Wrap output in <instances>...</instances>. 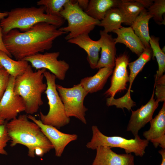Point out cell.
<instances>
[{
    "instance_id": "obj_1",
    "label": "cell",
    "mask_w": 165,
    "mask_h": 165,
    "mask_svg": "<svg viewBox=\"0 0 165 165\" xmlns=\"http://www.w3.org/2000/svg\"><path fill=\"white\" fill-rule=\"evenodd\" d=\"M66 33L53 25L40 22L25 31L12 29L3 35V39L10 54L20 60L51 49L54 41Z\"/></svg>"
},
{
    "instance_id": "obj_2",
    "label": "cell",
    "mask_w": 165,
    "mask_h": 165,
    "mask_svg": "<svg viewBox=\"0 0 165 165\" xmlns=\"http://www.w3.org/2000/svg\"><path fill=\"white\" fill-rule=\"evenodd\" d=\"M27 116L20 115L6 124L10 138V146L13 147L18 144L25 146L28 150V156L34 158L37 148L42 149L45 154L54 148L39 127L29 121Z\"/></svg>"
},
{
    "instance_id": "obj_3",
    "label": "cell",
    "mask_w": 165,
    "mask_h": 165,
    "mask_svg": "<svg viewBox=\"0 0 165 165\" xmlns=\"http://www.w3.org/2000/svg\"><path fill=\"white\" fill-rule=\"evenodd\" d=\"M45 68L34 72L29 65L25 72L15 78L13 91L15 95L23 98L25 105L27 114L32 115L37 112L43 104L42 94L46 90L47 85L43 82Z\"/></svg>"
},
{
    "instance_id": "obj_4",
    "label": "cell",
    "mask_w": 165,
    "mask_h": 165,
    "mask_svg": "<svg viewBox=\"0 0 165 165\" xmlns=\"http://www.w3.org/2000/svg\"><path fill=\"white\" fill-rule=\"evenodd\" d=\"M65 21L61 16L46 14L44 7L40 6L38 8L31 7L13 9L8 12L6 17L1 20L0 25L3 35L14 29L25 31L40 22L47 23L58 28Z\"/></svg>"
},
{
    "instance_id": "obj_5",
    "label": "cell",
    "mask_w": 165,
    "mask_h": 165,
    "mask_svg": "<svg viewBox=\"0 0 165 165\" xmlns=\"http://www.w3.org/2000/svg\"><path fill=\"white\" fill-rule=\"evenodd\" d=\"M61 16L68 21V25L59 28L66 33L65 37L68 40L83 34H89L100 23L86 13L78 6L76 0H70L64 6L60 12Z\"/></svg>"
},
{
    "instance_id": "obj_6",
    "label": "cell",
    "mask_w": 165,
    "mask_h": 165,
    "mask_svg": "<svg viewBox=\"0 0 165 165\" xmlns=\"http://www.w3.org/2000/svg\"><path fill=\"white\" fill-rule=\"evenodd\" d=\"M92 137L86 147L92 150H95L101 146L119 148L124 149L126 153H134L136 156L141 157L145 153V148L149 142L145 139H141L138 135L131 139L119 136H107L95 125L92 127Z\"/></svg>"
},
{
    "instance_id": "obj_7",
    "label": "cell",
    "mask_w": 165,
    "mask_h": 165,
    "mask_svg": "<svg viewBox=\"0 0 165 165\" xmlns=\"http://www.w3.org/2000/svg\"><path fill=\"white\" fill-rule=\"evenodd\" d=\"M47 85L44 93L48 100L49 110L45 115L40 112L39 116L42 123L60 129L69 123L70 118L67 116L64 105L56 89L55 76L49 71L43 73Z\"/></svg>"
},
{
    "instance_id": "obj_8",
    "label": "cell",
    "mask_w": 165,
    "mask_h": 165,
    "mask_svg": "<svg viewBox=\"0 0 165 165\" xmlns=\"http://www.w3.org/2000/svg\"><path fill=\"white\" fill-rule=\"evenodd\" d=\"M56 86L67 116L75 117L86 124V112L88 109L84 105V101L88 93L79 83L70 88L58 84Z\"/></svg>"
},
{
    "instance_id": "obj_9",
    "label": "cell",
    "mask_w": 165,
    "mask_h": 165,
    "mask_svg": "<svg viewBox=\"0 0 165 165\" xmlns=\"http://www.w3.org/2000/svg\"><path fill=\"white\" fill-rule=\"evenodd\" d=\"M60 54L59 52L39 53L25 57L24 60L30 62L36 70L48 69L56 78L63 80L70 66L64 60H58Z\"/></svg>"
},
{
    "instance_id": "obj_10",
    "label": "cell",
    "mask_w": 165,
    "mask_h": 165,
    "mask_svg": "<svg viewBox=\"0 0 165 165\" xmlns=\"http://www.w3.org/2000/svg\"><path fill=\"white\" fill-rule=\"evenodd\" d=\"M15 79L14 77L10 75L7 87L0 101V118L4 121L16 118L19 113L25 109L22 97L14 94Z\"/></svg>"
},
{
    "instance_id": "obj_11",
    "label": "cell",
    "mask_w": 165,
    "mask_h": 165,
    "mask_svg": "<svg viewBox=\"0 0 165 165\" xmlns=\"http://www.w3.org/2000/svg\"><path fill=\"white\" fill-rule=\"evenodd\" d=\"M28 118L35 123L40 128L44 134L52 144L55 150V155L61 156L66 146L70 142L76 140L78 135L75 134L65 133L53 126L43 124L31 115L27 116Z\"/></svg>"
},
{
    "instance_id": "obj_12",
    "label": "cell",
    "mask_w": 165,
    "mask_h": 165,
    "mask_svg": "<svg viewBox=\"0 0 165 165\" xmlns=\"http://www.w3.org/2000/svg\"><path fill=\"white\" fill-rule=\"evenodd\" d=\"M155 86L151 98L145 105L135 111L131 110V115L127 130L130 131L134 136L138 135L139 131L152 119L153 114L159 105V101L154 98Z\"/></svg>"
},
{
    "instance_id": "obj_13",
    "label": "cell",
    "mask_w": 165,
    "mask_h": 165,
    "mask_svg": "<svg viewBox=\"0 0 165 165\" xmlns=\"http://www.w3.org/2000/svg\"><path fill=\"white\" fill-rule=\"evenodd\" d=\"M129 61L128 56L125 53L116 57L111 86L105 92V95L114 97L116 93L127 89V83L129 82L127 70Z\"/></svg>"
},
{
    "instance_id": "obj_14",
    "label": "cell",
    "mask_w": 165,
    "mask_h": 165,
    "mask_svg": "<svg viewBox=\"0 0 165 165\" xmlns=\"http://www.w3.org/2000/svg\"><path fill=\"white\" fill-rule=\"evenodd\" d=\"M111 148L102 146L97 147L92 165H135L132 153L118 154Z\"/></svg>"
},
{
    "instance_id": "obj_15",
    "label": "cell",
    "mask_w": 165,
    "mask_h": 165,
    "mask_svg": "<svg viewBox=\"0 0 165 165\" xmlns=\"http://www.w3.org/2000/svg\"><path fill=\"white\" fill-rule=\"evenodd\" d=\"M101 55L97 69L104 67L113 68L115 66L116 48L114 38L103 30L100 31Z\"/></svg>"
},
{
    "instance_id": "obj_16",
    "label": "cell",
    "mask_w": 165,
    "mask_h": 165,
    "mask_svg": "<svg viewBox=\"0 0 165 165\" xmlns=\"http://www.w3.org/2000/svg\"><path fill=\"white\" fill-rule=\"evenodd\" d=\"M68 43L75 44L83 49L87 54V60L91 68H96L99 60V52L101 50L99 39H92L89 34H83L68 40Z\"/></svg>"
},
{
    "instance_id": "obj_17",
    "label": "cell",
    "mask_w": 165,
    "mask_h": 165,
    "mask_svg": "<svg viewBox=\"0 0 165 165\" xmlns=\"http://www.w3.org/2000/svg\"><path fill=\"white\" fill-rule=\"evenodd\" d=\"M116 34L114 38L116 43L124 44L133 53L139 56L146 48L138 37L135 33L131 26L120 28L113 32Z\"/></svg>"
},
{
    "instance_id": "obj_18",
    "label": "cell",
    "mask_w": 165,
    "mask_h": 165,
    "mask_svg": "<svg viewBox=\"0 0 165 165\" xmlns=\"http://www.w3.org/2000/svg\"><path fill=\"white\" fill-rule=\"evenodd\" d=\"M113 69L108 67L100 68L94 75L82 79L79 84L88 94L96 92L103 89L112 73Z\"/></svg>"
},
{
    "instance_id": "obj_19",
    "label": "cell",
    "mask_w": 165,
    "mask_h": 165,
    "mask_svg": "<svg viewBox=\"0 0 165 165\" xmlns=\"http://www.w3.org/2000/svg\"><path fill=\"white\" fill-rule=\"evenodd\" d=\"M152 16L144 9L134 21L131 27L146 48L150 47L148 23Z\"/></svg>"
},
{
    "instance_id": "obj_20",
    "label": "cell",
    "mask_w": 165,
    "mask_h": 165,
    "mask_svg": "<svg viewBox=\"0 0 165 165\" xmlns=\"http://www.w3.org/2000/svg\"><path fill=\"white\" fill-rule=\"evenodd\" d=\"M120 0H90L84 11L91 17L99 20H102L110 9L117 7Z\"/></svg>"
},
{
    "instance_id": "obj_21",
    "label": "cell",
    "mask_w": 165,
    "mask_h": 165,
    "mask_svg": "<svg viewBox=\"0 0 165 165\" xmlns=\"http://www.w3.org/2000/svg\"><path fill=\"white\" fill-rule=\"evenodd\" d=\"M149 129L143 132V136L148 141L165 135V102L158 114L150 122Z\"/></svg>"
},
{
    "instance_id": "obj_22",
    "label": "cell",
    "mask_w": 165,
    "mask_h": 165,
    "mask_svg": "<svg viewBox=\"0 0 165 165\" xmlns=\"http://www.w3.org/2000/svg\"><path fill=\"white\" fill-rule=\"evenodd\" d=\"M117 8L124 19L125 24L130 26L145 9L138 0H120Z\"/></svg>"
},
{
    "instance_id": "obj_23",
    "label": "cell",
    "mask_w": 165,
    "mask_h": 165,
    "mask_svg": "<svg viewBox=\"0 0 165 165\" xmlns=\"http://www.w3.org/2000/svg\"><path fill=\"white\" fill-rule=\"evenodd\" d=\"M0 64L10 75L16 78L22 75L29 64L26 60L15 61L5 52L0 50Z\"/></svg>"
},
{
    "instance_id": "obj_24",
    "label": "cell",
    "mask_w": 165,
    "mask_h": 165,
    "mask_svg": "<svg viewBox=\"0 0 165 165\" xmlns=\"http://www.w3.org/2000/svg\"><path fill=\"white\" fill-rule=\"evenodd\" d=\"M122 23H125L124 19L118 9L116 7L108 11L98 26L103 27V31L108 33L120 28Z\"/></svg>"
},
{
    "instance_id": "obj_25",
    "label": "cell",
    "mask_w": 165,
    "mask_h": 165,
    "mask_svg": "<svg viewBox=\"0 0 165 165\" xmlns=\"http://www.w3.org/2000/svg\"><path fill=\"white\" fill-rule=\"evenodd\" d=\"M152 52L150 47L146 48L139 57L135 61L128 64L130 71L129 75V86L127 92H130L133 82L138 73L141 71L145 65L151 59Z\"/></svg>"
},
{
    "instance_id": "obj_26",
    "label": "cell",
    "mask_w": 165,
    "mask_h": 165,
    "mask_svg": "<svg viewBox=\"0 0 165 165\" xmlns=\"http://www.w3.org/2000/svg\"><path fill=\"white\" fill-rule=\"evenodd\" d=\"M159 38L154 36H150L149 41L150 47L152 52V57H155L158 65L155 79L163 75L165 71V54L161 49L159 43Z\"/></svg>"
},
{
    "instance_id": "obj_27",
    "label": "cell",
    "mask_w": 165,
    "mask_h": 165,
    "mask_svg": "<svg viewBox=\"0 0 165 165\" xmlns=\"http://www.w3.org/2000/svg\"><path fill=\"white\" fill-rule=\"evenodd\" d=\"M70 0H41L37 2L38 6L44 7L46 14L61 16L60 12L64 6Z\"/></svg>"
},
{
    "instance_id": "obj_28",
    "label": "cell",
    "mask_w": 165,
    "mask_h": 165,
    "mask_svg": "<svg viewBox=\"0 0 165 165\" xmlns=\"http://www.w3.org/2000/svg\"><path fill=\"white\" fill-rule=\"evenodd\" d=\"M106 105L108 106L115 105L117 108L123 110L126 108L129 111L131 110L132 107L136 106L135 103L131 98L130 93L127 92L123 96L118 99L112 97L107 98Z\"/></svg>"
},
{
    "instance_id": "obj_29",
    "label": "cell",
    "mask_w": 165,
    "mask_h": 165,
    "mask_svg": "<svg viewBox=\"0 0 165 165\" xmlns=\"http://www.w3.org/2000/svg\"><path fill=\"white\" fill-rule=\"evenodd\" d=\"M147 10L156 22L161 24L163 23V16L165 12V0H154L153 4Z\"/></svg>"
},
{
    "instance_id": "obj_30",
    "label": "cell",
    "mask_w": 165,
    "mask_h": 165,
    "mask_svg": "<svg viewBox=\"0 0 165 165\" xmlns=\"http://www.w3.org/2000/svg\"><path fill=\"white\" fill-rule=\"evenodd\" d=\"M156 87L155 94L156 100L159 102L165 100V75H163L160 77L155 79L154 84Z\"/></svg>"
},
{
    "instance_id": "obj_31",
    "label": "cell",
    "mask_w": 165,
    "mask_h": 165,
    "mask_svg": "<svg viewBox=\"0 0 165 165\" xmlns=\"http://www.w3.org/2000/svg\"><path fill=\"white\" fill-rule=\"evenodd\" d=\"M9 141H10V138L8 134L5 123L4 124L0 126V154L8 155L5 148Z\"/></svg>"
},
{
    "instance_id": "obj_32",
    "label": "cell",
    "mask_w": 165,
    "mask_h": 165,
    "mask_svg": "<svg viewBox=\"0 0 165 165\" xmlns=\"http://www.w3.org/2000/svg\"><path fill=\"white\" fill-rule=\"evenodd\" d=\"M10 75L3 68L0 69V101L7 87Z\"/></svg>"
},
{
    "instance_id": "obj_33",
    "label": "cell",
    "mask_w": 165,
    "mask_h": 165,
    "mask_svg": "<svg viewBox=\"0 0 165 165\" xmlns=\"http://www.w3.org/2000/svg\"><path fill=\"white\" fill-rule=\"evenodd\" d=\"M0 21L1 19H0V50L5 52L9 57H11L12 56L6 50L3 42V34L0 25Z\"/></svg>"
},
{
    "instance_id": "obj_34",
    "label": "cell",
    "mask_w": 165,
    "mask_h": 165,
    "mask_svg": "<svg viewBox=\"0 0 165 165\" xmlns=\"http://www.w3.org/2000/svg\"><path fill=\"white\" fill-rule=\"evenodd\" d=\"M76 2L79 7L85 11L87 9L89 2L88 0H77Z\"/></svg>"
},
{
    "instance_id": "obj_35",
    "label": "cell",
    "mask_w": 165,
    "mask_h": 165,
    "mask_svg": "<svg viewBox=\"0 0 165 165\" xmlns=\"http://www.w3.org/2000/svg\"><path fill=\"white\" fill-rule=\"evenodd\" d=\"M145 7L148 8L153 3L154 0H138Z\"/></svg>"
},
{
    "instance_id": "obj_36",
    "label": "cell",
    "mask_w": 165,
    "mask_h": 165,
    "mask_svg": "<svg viewBox=\"0 0 165 165\" xmlns=\"http://www.w3.org/2000/svg\"><path fill=\"white\" fill-rule=\"evenodd\" d=\"M158 152L161 155L162 158V162L160 165H165V149H162L158 151Z\"/></svg>"
},
{
    "instance_id": "obj_37",
    "label": "cell",
    "mask_w": 165,
    "mask_h": 165,
    "mask_svg": "<svg viewBox=\"0 0 165 165\" xmlns=\"http://www.w3.org/2000/svg\"><path fill=\"white\" fill-rule=\"evenodd\" d=\"M8 14V12H2L0 10V19H2L6 17Z\"/></svg>"
},
{
    "instance_id": "obj_38",
    "label": "cell",
    "mask_w": 165,
    "mask_h": 165,
    "mask_svg": "<svg viewBox=\"0 0 165 165\" xmlns=\"http://www.w3.org/2000/svg\"><path fill=\"white\" fill-rule=\"evenodd\" d=\"M5 123V121L0 118V126L4 124Z\"/></svg>"
},
{
    "instance_id": "obj_39",
    "label": "cell",
    "mask_w": 165,
    "mask_h": 165,
    "mask_svg": "<svg viewBox=\"0 0 165 165\" xmlns=\"http://www.w3.org/2000/svg\"><path fill=\"white\" fill-rule=\"evenodd\" d=\"M2 68H3L2 67V65L0 64V69H1Z\"/></svg>"
}]
</instances>
